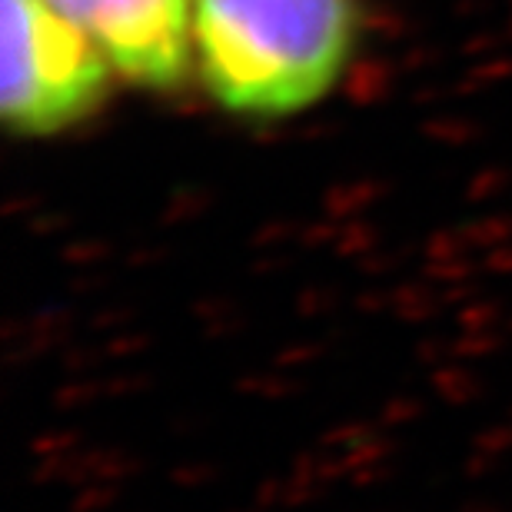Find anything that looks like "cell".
<instances>
[{
  "mask_svg": "<svg viewBox=\"0 0 512 512\" xmlns=\"http://www.w3.org/2000/svg\"><path fill=\"white\" fill-rule=\"evenodd\" d=\"M356 44V0H193V74L213 104L243 120L316 107Z\"/></svg>",
  "mask_w": 512,
  "mask_h": 512,
  "instance_id": "obj_1",
  "label": "cell"
},
{
  "mask_svg": "<svg viewBox=\"0 0 512 512\" xmlns=\"http://www.w3.org/2000/svg\"><path fill=\"white\" fill-rule=\"evenodd\" d=\"M4 4L0 117L17 137H57L104 110L120 80L94 40L50 0Z\"/></svg>",
  "mask_w": 512,
  "mask_h": 512,
  "instance_id": "obj_2",
  "label": "cell"
},
{
  "mask_svg": "<svg viewBox=\"0 0 512 512\" xmlns=\"http://www.w3.org/2000/svg\"><path fill=\"white\" fill-rule=\"evenodd\" d=\"M104 50L114 74L170 94L193 74V0H50Z\"/></svg>",
  "mask_w": 512,
  "mask_h": 512,
  "instance_id": "obj_3",
  "label": "cell"
}]
</instances>
